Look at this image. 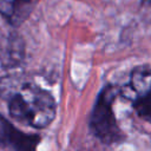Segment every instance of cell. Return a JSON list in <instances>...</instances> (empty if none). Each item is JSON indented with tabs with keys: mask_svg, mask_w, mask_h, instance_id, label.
<instances>
[{
	"mask_svg": "<svg viewBox=\"0 0 151 151\" xmlns=\"http://www.w3.org/2000/svg\"><path fill=\"white\" fill-rule=\"evenodd\" d=\"M151 91V66L149 65H138L136 66L130 74L129 81L119 86V94L126 98L130 101L145 96Z\"/></svg>",
	"mask_w": 151,
	"mask_h": 151,
	"instance_id": "277c9868",
	"label": "cell"
},
{
	"mask_svg": "<svg viewBox=\"0 0 151 151\" xmlns=\"http://www.w3.org/2000/svg\"><path fill=\"white\" fill-rule=\"evenodd\" d=\"M0 142L14 151H35L40 137L38 134L24 133L0 116Z\"/></svg>",
	"mask_w": 151,
	"mask_h": 151,
	"instance_id": "3957f363",
	"label": "cell"
},
{
	"mask_svg": "<svg viewBox=\"0 0 151 151\" xmlns=\"http://www.w3.org/2000/svg\"><path fill=\"white\" fill-rule=\"evenodd\" d=\"M39 0H0V14L12 26L21 25Z\"/></svg>",
	"mask_w": 151,
	"mask_h": 151,
	"instance_id": "5b68a950",
	"label": "cell"
},
{
	"mask_svg": "<svg viewBox=\"0 0 151 151\" xmlns=\"http://www.w3.org/2000/svg\"><path fill=\"white\" fill-rule=\"evenodd\" d=\"M132 106L142 119L151 124V91L132 101Z\"/></svg>",
	"mask_w": 151,
	"mask_h": 151,
	"instance_id": "8992f818",
	"label": "cell"
},
{
	"mask_svg": "<svg viewBox=\"0 0 151 151\" xmlns=\"http://www.w3.org/2000/svg\"><path fill=\"white\" fill-rule=\"evenodd\" d=\"M117 96H119V86L106 85L103 87L90 117V127L93 134L105 144H114L123 139L122 130L112 109Z\"/></svg>",
	"mask_w": 151,
	"mask_h": 151,
	"instance_id": "7a4b0ae2",
	"label": "cell"
},
{
	"mask_svg": "<svg viewBox=\"0 0 151 151\" xmlns=\"http://www.w3.org/2000/svg\"><path fill=\"white\" fill-rule=\"evenodd\" d=\"M143 2H144V4H149V5H151V0H143Z\"/></svg>",
	"mask_w": 151,
	"mask_h": 151,
	"instance_id": "52a82bcc",
	"label": "cell"
},
{
	"mask_svg": "<svg viewBox=\"0 0 151 151\" xmlns=\"http://www.w3.org/2000/svg\"><path fill=\"white\" fill-rule=\"evenodd\" d=\"M0 97L7 100L14 120L33 129H45L55 118L57 104L53 96L35 84L4 78L0 80Z\"/></svg>",
	"mask_w": 151,
	"mask_h": 151,
	"instance_id": "6da1fadb",
	"label": "cell"
}]
</instances>
